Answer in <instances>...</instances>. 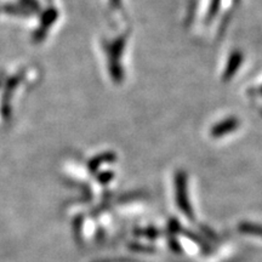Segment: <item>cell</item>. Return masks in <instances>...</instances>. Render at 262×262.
I'll return each mask as SVG.
<instances>
[{
  "label": "cell",
  "mask_w": 262,
  "mask_h": 262,
  "mask_svg": "<svg viewBox=\"0 0 262 262\" xmlns=\"http://www.w3.org/2000/svg\"><path fill=\"white\" fill-rule=\"evenodd\" d=\"M220 0H213L212 5H210V10H209V19L212 16H215L216 13H218V9L220 7Z\"/></svg>",
  "instance_id": "cell-3"
},
{
  "label": "cell",
  "mask_w": 262,
  "mask_h": 262,
  "mask_svg": "<svg viewBox=\"0 0 262 262\" xmlns=\"http://www.w3.org/2000/svg\"><path fill=\"white\" fill-rule=\"evenodd\" d=\"M239 126V120L237 118H228L220 122L219 124H216L212 129V135L215 137H221L226 134H230V132L234 131Z\"/></svg>",
  "instance_id": "cell-1"
},
{
  "label": "cell",
  "mask_w": 262,
  "mask_h": 262,
  "mask_svg": "<svg viewBox=\"0 0 262 262\" xmlns=\"http://www.w3.org/2000/svg\"><path fill=\"white\" fill-rule=\"evenodd\" d=\"M240 63H242V54L236 51V53L232 54V56L230 57V61L227 63V68H226V72L224 74L225 79H230V77L236 73L238 67L240 66Z\"/></svg>",
  "instance_id": "cell-2"
}]
</instances>
